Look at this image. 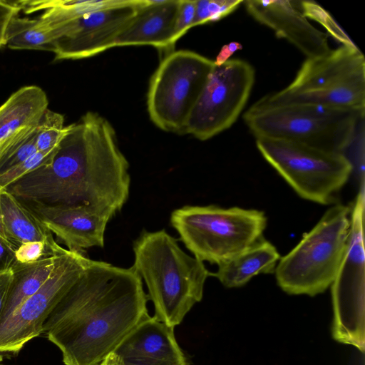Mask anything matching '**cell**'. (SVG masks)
I'll return each instance as SVG.
<instances>
[{"label": "cell", "instance_id": "1", "mask_svg": "<svg viewBox=\"0 0 365 365\" xmlns=\"http://www.w3.org/2000/svg\"><path fill=\"white\" fill-rule=\"evenodd\" d=\"M128 168L112 125L88 111L67 125L50 163L27 173L6 190L26 204L83 207L113 217L129 196Z\"/></svg>", "mask_w": 365, "mask_h": 365}, {"label": "cell", "instance_id": "2", "mask_svg": "<svg viewBox=\"0 0 365 365\" xmlns=\"http://www.w3.org/2000/svg\"><path fill=\"white\" fill-rule=\"evenodd\" d=\"M148 299L133 267L91 259L46 319L43 333L65 365H98L150 316Z\"/></svg>", "mask_w": 365, "mask_h": 365}, {"label": "cell", "instance_id": "3", "mask_svg": "<svg viewBox=\"0 0 365 365\" xmlns=\"http://www.w3.org/2000/svg\"><path fill=\"white\" fill-rule=\"evenodd\" d=\"M133 252L132 267L146 284L155 307L153 317L174 328L202 299L210 272L165 230L143 231L133 243Z\"/></svg>", "mask_w": 365, "mask_h": 365}, {"label": "cell", "instance_id": "4", "mask_svg": "<svg viewBox=\"0 0 365 365\" xmlns=\"http://www.w3.org/2000/svg\"><path fill=\"white\" fill-rule=\"evenodd\" d=\"M312 104L365 110V58L356 46L340 47L307 58L285 88L253 106Z\"/></svg>", "mask_w": 365, "mask_h": 365}, {"label": "cell", "instance_id": "5", "mask_svg": "<svg viewBox=\"0 0 365 365\" xmlns=\"http://www.w3.org/2000/svg\"><path fill=\"white\" fill-rule=\"evenodd\" d=\"M350 214L351 206L336 203L289 252L280 257L274 274L284 292L314 297L331 285L346 252Z\"/></svg>", "mask_w": 365, "mask_h": 365}, {"label": "cell", "instance_id": "6", "mask_svg": "<svg viewBox=\"0 0 365 365\" xmlns=\"http://www.w3.org/2000/svg\"><path fill=\"white\" fill-rule=\"evenodd\" d=\"M365 110L312 104L252 106L243 118L256 138L294 141L344 153L349 148Z\"/></svg>", "mask_w": 365, "mask_h": 365}, {"label": "cell", "instance_id": "7", "mask_svg": "<svg viewBox=\"0 0 365 365\" xmlns=\"http://www.w3.org/2000/svg\"><path fill=\"white\" fill-rule=\"evenodd\" d=\"M267 222L258 210L216 205H186L170 216L172 226L194 257L217 265L262 238Z\"/></svg>", "mask_w": 365, "mask_h": 365}, {"label": "cell", "instance_id": "8", "mask_svg": "<svg viewBox=\"0 0 365 365\" xmlns=\"http://www.w3.org/2000/svg\"><path fill=\"white\" fill-rule=\"evenodd\" d=\"M256 145L266 161L299 197L322 205L334 201L354 169L344 153L265 137L256 138Z\"/></svg>", "mask_w": 365, "mask_h": 365}, {"label": "cell", "instance_id": "9", "mask_svg": "<svg viewBox=\"0 0 365 365\" xmlns=\"http://www.w3.org/2000/svg\"><path fill=\"white\" fill-rule=\"evenodd\" d=\"M214 61L189 50L166 54L149 84L150 120L161 130L184 133L188 117L215 66Z\"/></svg>", "mask_w": 365, "mask_h": 365}, {"label": "cell", "instance_id": "10", "mask_svg": "<svg viewBox=\"0 0 365 365\" xmlns=\"http://www.w3.org/2000/svg\"><path fill=\"white\" fill-rule=\"evenodd\" d=\"M364 179L351 206L346 252L331 284L334 320L331 332L338 342L364 351Z\"/></svg>", "mask_w": 365, "mask_h": 365}, {"label": "cell", "instance_id": "11", "mask_svg": "<svg viewBox=\"0 0 365 365\" xmlns=\"http://www.w3.org/2000/svg\"><path fill=\"white\" fill-rule=\"evenodd\" d=\"M254 68L241 59L215 65L187 121L184 133L205 140L237 120L255 83Z\"/></svg>", "mask_w": 365, "mask_h": 365}, {"label": "cell", "instance_id": "12", "mask_svg": "<svg viewBox=\"0 0 365 365\" xmlns=\"http://www.w3.org/2000/svg\"><path fill=\"white\" fill-rule=\"evenodd\" d=\"M85 252L66 250L38 290L0 324V353H19L43 333V324L61 299L90 264Z\"/></svg>", "mask_w": 365, "mask_h": 365}, {"label": "cell", "instance_id": "13", "mask_svg": "<svg viewBox=\"0 0 365 365\" xmlns=\"http://www.w3.org/2000/svg\"><path fill=\"white\" fill-rule=\"evenodd\" d=\"M143 0H122L55 29L54 60L89 58L113 48L119 33L135 16Z\"/></svg>", "mask_w": 365, "mask_h": 365}, {"label": "cell", "instance_id": "14", "mask_svg": "<svg viewBox=\"0 0 365 365\" xmlns=\"http://www.w3.org/2000/svg\"><path fill=\"white\" fill-rule=\"evenodd\" d=\"M243 3L255 20L272 29L278 38H285L307 58L326 55L331 50L327 34L309 22L299 1L247 0Z\"/></svg>", "mask_w": 365, "mask_h": 365}, {"label": "cell", "instance_id": "15", "mask_svg": "<svg viewBox=\"0 0 365 365\" xmlns=\"http://www.w3.org/2000/svg\"><path fill=\"white\" fill-rule=\"evenodd\" d=\"M26 205L67 250L85 252L93 247H103L106 225L111 217L83 207Z\"/></svg>", "mask_w": 365, "mask_h": 365}, {"label": "cell", "instance_id": "16", "mask_svg": "<svg viewBox=\"0 0 365 365\" xmlns=\"http://www.w3.org/2000/svg\"><path fill=\"white\" fill-rule=\"evenodd\" d=\"M125 365H188L174 328L149 316L114 351Z\"/></svg>", "mask_w": 365, "mask_h": 365}, {"label": "cell", "instance_id": "17", "mask_svg": "<svg viewBox=\"0 0 365 365\" xmlns=\"http://www.w3.org/2000/svg\"><path fill=\"white\" fill-rule=\"evenodd\" d=\"M180 0H143L135 16L115 38L113 47L152 46L166 54L173 37Z\"/></svg>", "mask_w": 365, "mask_h": 365}, {"label": "cell", "instance_id": "18", "mask_svg": "<svg viewBox=\"0 0 365 365\" xmlns=\"http://www.w3.org/2000/svg\"><path fill=\"white\" fill-rule=\"evenodd\" d=\"M48 105L42 88L26 86L0 106V160L38 125Z\"/></svg>", "mask_w": 365, "mask_h": 365}, {"label": "cell", "instance_id": "19", "mask_svg": "<svg viewBox=\"0 0 365 365\" xmlns=\"http://www.w3.org/2000/svg\"><path fill=\"white\" fill-rule=\"evenodd\" d=\"M279 259L277 248L262 237L240 253L218 264L217 272L210 273V276L216 277L225 287H240L255 275L274 273Z\"/></svg>", "mask_w": 365, "mask_h": 365}, {"label": "cell", "instance_id": "20", "mask_svg": "<svg viewBox=\"0 0 365 365\" xmlns=\"http://www.w3.org/2000/svg\"><path fill=\"white\" fill-rule=\"evenodd\" d=\"M0 207L4 234L16 248L28 242L42 241L58 252L66 250L38 216L6 190L0 193Z\"/></svg>", "mask_w": 365, "mask_h": 365}, {"label": "cell", "instance_id": "21", "mask_svg": "<svg viewBox=\"0 0 365 365\" xmlns=\"http://www.w3.org/2000/svg\"><path fill=\"white\" fill-rule=\"evenodd\" d=\"M58 255L30 264L14 262L11 268L12 279L0 316V324L45 283L56 267Z\"/></svg>", "mask_w": 365, "mask_h": 365}, {"label": "cell", "instance_id": "22", "mask_svg": "<svg viewBox=\"0 0 365 365\" xmlns=\"http://www.w3.org/2000/svg\"><path fill=\"white\" fill-rule=\"evenodd\" d=\"M122 0L19 1L26 14L42 11L39 19L50 28L67 24L95 11L120 4Z\"/></svg>", "mask_w": 365, "mask_h": 365}, {"label": "cell", "instance_id": "23", "mask_svg": "<svg viewBox=\"0 0 365 365\" xmlns=\"http://www.w3.org/2000/svg\"><path fill=\"white\" fill-rule=\"evenodd\" d=\"M57 34L40 19L15 16L6 34V46L14 50L54 51Z\"/></svg>", "mask_w": 365, "mask_h": 365}, {"label": "cell", "instance_id": "24", "mask_svg": "<svg viewBox=\"0 0 365 365\" xmlns=\"http://www.w3.org/2000/svg\"><path fill=\"white\" fill-rule=\"evenodd\" d=\"M67 130L63 116L46 109L37 127L36 148L38 151L50 152L55 150Z\"/></svg>", "mask_w": 365, "mask_h": 365}, {"label": "cell", "instance_id": "25", "mask_svg": "<svg viewBox=\"0 0 365 365\" xmlns=\"http://www.w3.org/2000/svg\"><path fill=\"white\" fill-rule=\"evenodd\" d=\"M243 1L242 0H195L192 27L220 20L235 11Z\"/></svg>", "mask_w": 365, "mask_h": 365}, {"label": "cell", "instance_id": "26", "mask_svg": "<svg viewBox=\"0 0 365 365\" xmlns=\"http://www.w3.org/2000/svg\"><path fill=\"white\" fill-rule=\"evenodd\" d=\"M299 8L307 17L321 24L336 40L342 46H356L331 15L314 1H299Z\"/></svg>", "mask_w": 365, "mask_h": 365}, {"label": "cell", "instance_id": "27", "mask_svg": "<svg viewBox=\"0 0 365 365\" xmlns=\"http://www.w3.org/2000/svg\"><path fill=\"white\" fill-rule=\"evenodd\" d=\"M57 148L50 152L37 151L23 163L0 173V187L6 190L11 184L35 169L51 161Z\"/></svg>", "mask_w": 365, "mask_h": 365}, {"label": "cell", "instance_id": "28", "mask_svg": "<svg viewBox=\"0 0 365 365\" xmlns=\"http://www.w3.org/2000/svg\"><path fill=\"white\" fill-rule=\"evenodd\" d=\"M37 127L38 125L15 144L0 160V173L23 163L38 151L36 148Z\"/></svg>", "mask_w": 365, "mask_h": 365}, {"label": "cell", "instance_id": "29", "mask_svg": "<svg viewBox=\"0 0 365 365\" xmlns=\"http://www.w3.org/2000/svg\"><path fill=\"white\" fill-rule=\"evenodd\" d=\"M66 250L58 252L42 241L28 242L15 250L14 262L20 264L34 263L46 257L60 255Z\"/></svg>", "mask_w": 365, "mask_h": 365}, {"label": "cell", "instance_id": "30", "mask_svg": "<svg viewBox=\"0 0 365 365\" xmlns=\"http://www.w3.org/2000/svg\"><path fill=\"white\" fill-rule=\"evenodd\" d=\"M195 0H180L175 21L173 45L191 28L195 18Z\"/></svg>", "mask_w": 365, "mask_h": 365}, {"label": "cell", "instance_id": "31", "mask_svg": "<svg viewBox=\"0 0 365 365\" xmlns=\"http://www.w3.org/2000/svg\"><path fill=\"white\" fill-rule=\"evenodd\" d=\"M21 11L19 1L0 0V48L6 46V34L10 21Z\"/></svg>", "mask_w": 365, "mask_h": 365}, {"label": "cell", "instance_id": "32", "mask_svg": "<svg viewBox=\"0 0 365 365\" xmlns=\"http://www.w3.org/2000/svg\"><path fill=\"white\" fill-rule=\"evenodd\" d=\"M16 248L0 240V273L11 269L15 258Z\"/></svg>", "mask_w": 365, "mask_h": 365}, {"label": "cell", "instance_id": "33", "mask_svg": "<svg viewBox=\"0 0 365 365\" xmlns=\"http://www.w3.org/2000/svg\"><path fill=\"white\" fill-rule=\"evenodd\" d=\"M242 45L238 42H230L224 45L217 56H216L214 63L216 66H220L230 60V58L238 50L242 49Z\"/></svg>", "mask_w": 365, "mask_h": 365}, {"label": "cell", "instance_id": "34", "mask_svg": "<svg viewBox=\"0 0 365 365\" xmlns=\"http://www.w3.org/2000/svg\"><path fill=\"white\" fill-rule=\"evenodd\" d=\"M12 275L11 269L0 273V316L4 307Z\"/></svg>", "mask_w": 365, "mask_h": 365}, {"label": "cell", "instance_id": "35", "mask_svg": "<svg viewBox=\"0 0 365 365\" xmlns=\"http://www.w3.org/2000/svg\"><path fill=\"white\" fill-rule=\"evenodd\" d=\"M98 365H125L120 358L115 353L111 352Z\"/></svg>", "mask_w": 365, "mask_h": 365}, {"label": "cell", "instance_id": "36", "mask_svg": "<svg viewBox=\"0 0 365 365\" xmlns=\"http://www.w3.org/2000/svg\"><path fill=\"white\" fill-rule=\"evenodd\" d=\"M4 190H2L1 187H0V193L3 191ZM0 226L2 227L3 229V222H2V217H1V207H0Z\"/></svg>", "mask_w": 365, "mask_h": 365}, {"label": "cell", "instance_id": "37", "mask_svg": "<svg viewBox=\"0 0 365 365\" xmlns=\"http://www.w3.org/2000/svg\"><path fill=\"white\" fill-rule=\"evenodd\" d=\"M0 365H6L3 363V358L2 356L0 355Z\"/></svg>", "mask_w": 365, "mask_h": 365}]
</instances>
